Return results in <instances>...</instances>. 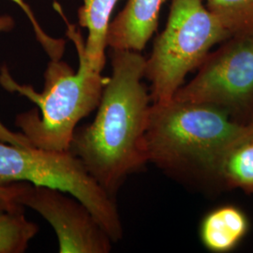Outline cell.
<instances>
[{
  "label": "cell",
  "mask_w": 253,
  "mask_h": 253,
  "mask_svg": "<svg viewBox=\"0 0 253 253\" xmlns=\"http://www.w3.org/2000/svg\"><path fill=\"white\" fill-rule=\"evenodd\" d=\"M141 52L112 50V73L90 125L76 129L69 151L115 197L126 177L147 163L145 131L150 100Z\"/></svg>",
  "instance_id": "6da1fadb"
},
{
  "label": "cell",
  "mask_w": 253,
  "mask_h": 253,
  "mask_svg": "<svg viewBox=\"0 0 253 253\" xmlns=\"http://www.w3.org/2000/svg\"><path fill=\"white\" fill-rule=\"evenodd\" d=\"M251 140L253 123H238L212 105L172 99L151 105L145 152L147 163L175 177L226 188L229 156Z\"/></svg>",
  "instance_id": "7a4b0ae2"
},
{
  "label": "cell",
  "mask_w": 253,
  "mask_h": 253,
  "mask_svg": "<svg viewBox=\"0 0 253 253\" xmlns=\"http://www.w3.org/2000/svg\"><path fill=\"white\" fill-rule=\"evenodd\" d=\"M54 9L67 26V36L78 54L77 72L61 59H51L44 73V87L38 93L31 85L21 84L6 67L0 71V84L34 102L38 110L22 113L15 125L31 145L49 151H69L77 124L98 108L108 78L92 69L84 52V39L77 27L69 22L57 2Z\"/></svg>",
  "instance_id": "3957f363"
},
{
  "label": "cell",
  "mask_w": 253,
  "mask_h": 253,
  "mask_svg": "<svg viewBox=\"0 0 253 253\" xmlns=\"http://www.w3.org/2000/svg\"><path fill=\"white\" fill-rule=\"evenodd\" d=\"M231 37L204 0H172L166 27L145 62L153 103L172 100L188 73L199 68L211 48Z\"/></svg>",
  "instance_id": "277c9868"
},
{
  "label": "cell",
  "mask_w": 253,
  "mask_h": 253,
  "mask_svg": "<svg viewBox=\"0 0 253 253\" xmlns=\"http://www.w3.org/2000/svg\"><path fill=\"white\" fill-rule=\"evenodd\" d=\"M20 182L73 195L90 210L114 243L122 239L123 226L114 197L70 151L19 147L0 142V185Z\"/></svg>",
  "instance_id": "5b68a950"
},
{
  "label": "cell",
  "mask_w": 253,
  "mask_h": 253,
  "mask_svg": "<svg viewBox=\"0 0 253 253\" xmlns=\"http://www.w3.org/2000/svg\"><path fill=\"white\" fill-rule=\"evenodd\" d=\"M173 99L212 105L238 123H253V34L232 36L209 53Z\"/></svg>",
  "instance_id": "8992f818"
},
{
  "label": "cell",
  "mask_w": 253,
  "mask_h": 253,
  "mask_svg": "<svg viewBox=\"0 0 253 253\" xmlns=\"http://www.w3.org/2000/svg\"><path fill=\"white\" fill-rule=\"evenodd\" d=\"M54 228L60 253H108L114 243L90 210L73 195L24 182L17 197Z\"/></svg>",
  "instance_id": "52a82bcc"
},
{
  "label": "cell",
  "mask_w": 253,
  "mask_h": 253,
  "mask_svg": "<svg viewBox=\"0 0 253 253\" xmlns=\"http://www.w3.org/2000/svg\"><path fill=\"white\" fill-rule=\"evenodd\" d=\"M166 0H128L111 23L107 45L112 50L142 52L157 31Z\"/></svg>",
  "instance_id": "ba28073f"
},
{
  "label": "cell",
  "mask_w": 253,
  "mask_h": 253,
  "mask_svg": "<svg viewBox=\"0 0 253 253\" xmlns=\"http://www.w3.org/2000/svg\"><path fill=\"white\" fill-rule=\"evenodd\" d=\"M250 230V220L244 211L235 206H223L204 217L200 237L212 253H229L244 239Z\"/></svg>",
  "instance_id": "9c48e42d"
},
{
  "label": "cell",
  "mask_w": 253,
  "mask_h": 253,
  "mask_svg": "<svg viewBox=\"0 0 253 253\" xmlns=\"http://www.w3.org/2000/svg\"><path fill=\"white\" fill-rule=\"evenodd\" d=\"M119 0H83L78 9V22L88 31L84 52L89 65L101 73L105 62L107 33L111 16Z\"/></svg>",
  "instance_id": "30bf717a"
},
{
  "label": "cell",
  "mask_w": 253,
  "mask_h": 253,
  "mask_svg": "<svg viewBox=\"0 0 253 253\" xmlns=\"http://www.w3.org/2000/svg\"><path fill=\"white\" fill-rule=\"evenodd\" d=\"M39 227L23 213V206L0 207V253H23Z\"/></svg>",
  "instance_id": "8fae6325"
},
{
  "label": "cell",
  "mask_w": 253,
  "mask_h": 253,
  "mask_svg": "<svg viewBox=\"0 0 253 253\" xmlns=\"http://www.w3.org/2000/svg\"><path fill=\"white\" fill-rule=\"evenodd\" d=\"M208 10L232 35L253 34V0H204Z\"/></svg>",
  "instance_id": "7c38bea8"
},
{
  "label": "cell",
  "mask_w": 253,
  "mask_h": 253,
  "mask_svg": "<svg viewBox=\"0 0 253 253\" xmlns=\"http://www.w3.org/2000/svg\"><path fill=\"white\" fill-rule=\"evenodd\" d=\"M227 189H240L253 193V140L236 147L229 156L224 168Z\"/></svg>",
  "instance_id": "4fadbf2b"
},
{
  "label": "cell",
  "mask_w": 253,
  "mask_h": 253,
  "mask_svg": "<svg viewBox=\"0 0 253 253\" xmlns=\"http://www.w3.org/2000/svg\"><path fill=\"white\" fill-rule=\"evenodd\" d=\"M11 1L15 3L26 14L29 23L32 26L37 41L45 50L50 59H61L65 51V45H66V42L63 39H54L53 37L49 36L43 30V28L41 27L34 12L32 11L30 6L26 3L25 0H11Z\"/></svg>",
  "instance_id": "5bb4252c"
},
{
  "label": "cell",
  "mask_w": 253,
  "mask_h": 253,
  "mask_svg": "<svg viewBox=\"0 0 253 253\" xmlns=\"http://www.w3.org/2000/svg\"><path fill=\"white\" fill-rule=\"evenodd\" d=\"M14 27V21L9 15L0 16V32L10 31ZM0 142L19 147H34L22 132H14L0 121Z\"/></svg>",
  "instance_id": "9a60e30c"
},
{
  "label": "cell",
  "mask_w": 253,
  "mask_h": 253,
  "mask_svg": "<svg viewBox=\"0 0 253 253\" xmlns=\"http://www.w3.org/2000/svg\"><path fill=\"white\" fill-rule=\"evenodd\" d=\"M23 186L24 182L0 185V207L12 208L21 206L17 202V197L23 190Z\"/></svg>",
  "instance_id": "2e32d148"
},
{
  "label": "cell",
  "mask_w": 253,
  "mask_h": 253,
  "mask_svg": "<svg viewBox=\"0 0 253 253\" xmlns=\"http://www.w3.org/2000/svg\"><path fill=\"white\" fill-rule=\"evenodd\" d=\"M53 1H54V2H55V0H53Z\"/></svg>",
  "instance_id": "e0dca14e"
}]
</instances>
